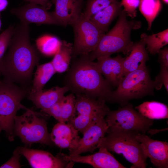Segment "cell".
I'll list each match as a JSON object with an SVG mask.
<instances>
[{"label": "cell", "instance_id": "6da1fadb", "mask_svg": "<svg viewBox=\"0 0 168 168\" xmlns=\"http://www.w3.org/2000/svg\"><path fill=\"white\" fill-rule=\"evenodd\" d=\"M29 24L20 22L14 27L7 54L0 61L3 81L27 86L31 81L34 69L38 65L40 56L30 40Z\"/></svg>", "mask_w": 168, "mask_h": 168}, {"label": "cell", "instance_id": "7a4b0ae2", "mask_svg": "<svg viewBox=\"0 0 168 168\" xmlns=\"http://www.w3.org/2000/svg\"><path fill=\"white\" fill-rule=\"evenodd\" d=\"M64 86L76 95L106 100L112 92L111 85L102 77L97 64L88 54L73 58L63 79Z\"/></svg>", "mask_w": 168, "mask_h": 168}, {"label": "cell", "instance_id": "3957f363", "mask_svg": "<svg viewBox=\"0 0 168 168\" xmlns=\"http://www.w3.org/2000/svg\"><path fill=\"white\" fill-rule=\"evenodd\" d=\"M119 16L115 25L103 35L95 49L88 54L92 60L115 53L122 52L128 55L130 53L133 43L130 38L131 31L140 28L141 23L134 20L128 21L126 12L123 10Z\"/></svg>", "mask_w": 168, "mask_h": 168}, {"label": "cell", "instance_id": "277c9868", "mask_svg": "<svg viewBox=\"0 0 168 168\" xmlns=\"http://www.w3.org/2000/svg\"><path fill=\"white\" fill-rule=\"evenodd\" d=\"M117 87L106 101L118 103L121 106L131 100L153 96L155 89L154 81L151 79L146 66L128 73L122 78Z\"/></svg>", "mask_w": 168, "mask_h": 168}, {"label": "cell", "instance_id": "5b68a950", "mask_svg": "<svg viewBox=\"0 0 168 168\" xmlns=\"http://www.w3.org/2000/svg\"><path fill=\"white\" fill-rule=\"evenodd\" d=\"M137 131L108 129L107 135L99 141L97 148L100 147L118 154H122L134 167L145 168L147 158L141 144L136 138Z\"/></svg>", "mask_w": 168, "mask_h": 168}, {"label": "cell", "instance_id": "8992f818", "mask_svg": "<svg viewBox=\"0 0 168 168\" xmlns=\"http://www.w3.org/2000/svg\"><path fill=\"white\" fill-rule=\"evenodd\" d=\"M30 91L14 83L3 81L0 82V128L10 141L14 139V119L17 111L29 109L21 102Z\"/></svg>", "mask_w": 168, "mask_h": 168}, {"label": "cell", "instance_id": "52a82bcc", "mask_svg": "<svg viewBox=\"0 0 168 168\" xmlns=\"http://www.w3.org/2000/svg\"><path fill=\"white\" fill-rule=\"evenodd\" d=\"M42 114L29 109L22 115L15 118L14 130L24 143L51 144L47 122L40 116Z\"/></svg>", "mask_w": 168, "mask_h": 168}, {"label": "cell", "instance_id": "ba28073f", "mask_svg": "<svg viewBox=\"0 0 168 168\" xmlns=\"http://www.w3.org/2000/svg\"><path fill=\"white\" fill-rule=\"evenodd\" d=\"M74 113L67 122L82 134L92 124L104 118L110 110L102 98L93 99L76 95Z\"/></svg>", "mask_w": 168, "mask_h": 168}, {"label": "cell", "instance_id": "9c48e42d", "mask_svg": "<svg viewBox=\"0 0 168 168\" xmlns=\"http://www.w3.org/2000/svg\"><path fill=\"white\" fill-rule=\"evenodd\" d=\"M105 119L108 129L135 131L145 134L153 123V120L147 118L136 111L133 105L128 103L117 110L108 112Z\"/></svg>", "mask_w": 168, "mask_h": 168}, {"label": "cell", "instance_id": "30bf717a", "mask_svg": "<svg viewBox=\"0 0 168 168\" xmlns=\"http://www.w3.org/2000/svg\"><path fill=\"white\" fill-rule=\"evenodd\" d=\"M74 34L72 58L88 54L94 50L105 34L82 14L72 25Z\"/></svg>", "mask_w": 168, "mask_h": 168}, {"label": "cell", "instance_id": "8fae6325", "mask_svg": "<svg viewBox=\"0 0 168 168\" xmlns=\"http://www.w3.org/2000/svg\"><path fill=\"white\" fill-rule=\"evenodd\" d=\"M108 126L104 118L99 119L91 124L82 134L74 147L69 151V155L74 156L90 152L97 148L100 140L105 136Z\"/></svg>", "mask_w": 168, "mask_h": 168}, {"label": "cell", "instance_id": "7c38bea8", "mask_svg": "<svg viewBox=\"0 0 168 168\" xmlns=\"http://www.w3.org/2000/svg\"><path fill=\"white\" fill-rule=\"evenodd\" d=\"M136 138L141 144L145 156L158 168H168V143L152 139L145 134L138 133Z\"/></svg>", "mask_w": 168, "mask_h": 168}, {"label": "cell", "instance_id": "4fadbf2b", "mask_svg": "<svg viewBox=\"0 0 168 168\" xmlns=\"http://www.w3.org/2000/svg\"><path fill=\"white\" fill-rule=\"evenodd\" d=\"M43 7L30 3L23 6L12 9L11 13L17 17L20 22L29 24H46L60 25L52 12H49Z\"/></svg>", "mask_w": 168, "mask_h": 168}, {"label": "cell", "instance_id": "5bb4252c", "mask_svg": "<svg viewBox=\"0 0 168 168\" xmlns=\"http://www.w3.org/2000/svg\"><path fill=\"white\" fill-rule=\"evenodd\" d=\"M21 155L27 160L34 168H61L72 167L74 163L63 160L58 156H54L50 153L40 150L19 147Z\"/></svg>", "mask_w": 168, "mask_h": 168}, {"label": "cell", "instance_id": "9a60e30c", "mask_svg": "<svg viewBox=\"0 0 168 168\" xmlns=\"http://www.w3.org/2000/svg\"><path fill=\"white\" fill-rule=\"evenodd\" d=\"M98 151L91 155L70 156L62 153L58 156L63 160L73 163L89 164L95 168H125L106 148L100 147Z\"/></svg>", "mask_w": 168, "mask_h": 168}, {"label": "cell", "instance_id": "2e32d148", "mask_svg": "<svg viewBox=\"0 0 168 168\" xmlns=\"http://www.w3.org/2000/svg\"><path fill=\"white\" fill-rule=\"evenodd\" d=\"M55 5L53 14L60 25H72L80 16L82 3L77 0H52Z\"/></svg>", "mask_w": 168, "mask_h": 168}, {"label": "cell", "instance_id": "e0dca14e", "mask_svg": "<svg viewBox=\"0 0 168 168\" xmlns=\"http://www.w3.org/2000/svg\"><path fill=\"white\" fill-rule=\"evenodd\" d=\"M124 59L119 54L114 57L108 56L96 59V63L101 74L111 86L117 87L119 84L122 78Z\"/></svg>", "mask_w": 168, "mask_h": 168}, {"label": "cell", "instance_id": "ac0fdd59", "mask_svg": "<svg viewBox=\"0 0 168 168\" xmlns=\"http://www.w3.org/2000/svg\"><path fill=\"white\" fill-rule=\"evenodd\" d=\"M78 131L69 123L58 122L53 127L50 134L52 142L58 147L72 149L80 138Z\"/></svg>", "mask_w": 168, "mask_h": 168}, {"label": "cell", "instance_id": "d6986e66", "mask_svg": "<svg viewBox=\"0 0 168 168\" xmlns=\"http://www.w3.org/2000/svg\"><path fill=\"white\" fill-rule=\"evenodd\" d=\"M68 91V87L65 86H56L34 93H29L28 98L36 108L40 109L43 112L60 101Z\"/></svg>", "mask_w": 168, "mask_h": 168}, {"label": "cell", "instance_id": "ffe728a7", "mask_svg": "<svg viewBox=\"0 0 168 168\" xmlns=\"http://www.w3.org/2000/svg\"><path fill=\"white\" fill-rule=\"evenodd\" d=\"M130 52L123 62L122 78L128 73L145 66L146 62L149 59L145 44L141 40L133 43Z\"/></svg>", "mask_w": 168, "mask_h": 168}, {"label": "cell", "instance_id": "44dd1931", "mask_svg": "<svg viewBox=\"0 0 168 168\" xmlns=\"http://www.w3.org/2000/svg\"><path fill=\"white\" fill-rule=\"evenodd\" d=\"M122 6L120 2L115 1L92 16L89 20L105 33L112 21L119 15L122 10Z\"/></svg>", "mask_w": 168, "mask_h": 168}, {"label": "cell", "instance_id": "7402d4cb", "mask_svg": "<svg viewBox=\"0 0 168 168\" xmlns=\"http://www.w3.org/2000/svg\"><path fill=\"white\" fill-rule=\"evenodd\" d=\"M73 44L65 40L61 41L60 47L51 61L56 72L61 73L69 68L72 58Z\"/></svg>", "mask_w": 168, "mask_h": 168}, {"label": "cell", "instance_id": "603a6c76", "mask_svg": "<svg viewBox=\"0 0 168 168\" xmlns=\"http://www.w3.org/2000/svg\"><path fill=\"white\" fill-rule=\"evenodd\" d=\"M143 116L150 119L168 118V108L165 104L155 101L144 102L135 107Z\"/></svg>", "mask_w": 168, "mask_h": 168}, {"label": "cell", "instance_id": "cb8c5ba5", "mask_svg": "<svg viewBox=\"0 0 168 168\" xmlns=\"http://www.w3.org/2000/svg\"><path fill=\"white\" fill-rule=\"evenodd\" d=\"M55 73L51 61L38 65L29 93H34L42 90L45 85Z\"/></svg>", "mask_w": 168, "mask_h": 168}, {"label": "cell", "instance_id": "d4e9b609", "mask_svg": "<svg viewBox=\"0 0 168 168\" xmlns=\"http://www.w3.org/2000/svg\"><path fill=\"white\" fill-rule=\"evenodd\" d=\"M140 40L146 46V50L150 54H157L159 50L168 44V29L151 35L142 33L140 35Z\"/></svg>", "mask_w": 168, "mask_h": 168}, {"label": "cell", "instance_id": "484cf974", "mask_svg": "<svg viewBox=\"0 0 168 168\" xmlns=\"http://www.w3.org/2000/svg\"><path fill=\"white\" fill-rule=\"evenodd\" d=\"M57 37L48 34L42 35L35 40L38 51L44 55L50 57L54 56L58 51L61 44Z\"/></svg>", "mask_w": 168, "mask_h": 168}, {"label": "cell", "instance_id": "4316f807", "mask_svg": "<svg viewBox=\"0 0 168 168\" xmlns=\"http://www.w3.org/2000/svg\"><path fill=\"white\" fill-rule=\"evenodd\" d=\"M138 7L147 22V30H151L153 21L162 8L160 0H140Z\"/></svg>", "mask_w": 168, "mask_h": 168}, {"label": "cell", "instance_id": "83f0119b", "mask_svg": "<svg viewBox=\"0 0 168 168\" xmlns=\"http://www.w3.org/2000/svg\"><path fill=\"white\" fill-rule=\"evenodd\" d=\"M116 0H87L84 12L82 15L85 18L89 20L93 16Z\"/></svg>", "mask_w": 168, "mask_h": 168}, {"label": "cell", "instance_id": "f1b7e54d", "mask_svg": "<svg viewBox=\"0 0 168 168\" xmlns=\"http://www.w3.org/2000/svg\"><path fill=\"white\" fill-rule=\"evenodd\" d=\"M61 118L63 123L67 122L73 115L75 110V98L72 93L64 96L60 101Z\"/></svg>", "mask_w": 168, "mask_h": 168}, {"label": "cell", "instance_id": "f546056e", "mask_svg": "<svg viewBox=\"0 0 168 168\" xmlns=\"http://www.w3.org/2000/svg\"><path fill=\"white\" fill-rule=\"evenodd\" d=\"M14 29L13 26H10L0 34V61L9 46Z\"/></svg>", "mask_w": 168, "mask_h": 168}, {"label": "cell", "instance_id": "4dcf8cb0", "mask_svg": "<svg viewBox=\"0 0 168 168\" xmlns=\"http://www.w3.org/2000/svg\"><path fill=\"white\" fill-rule=\"evenodd\" d=\"M140 0H121V3L124 7L123 10L126 13V16L132 19L136 17L137 14L136 9L138 7Z\"/></svg>", "mask_w": 168, "mask_h": 168}, {"label": "cell", "instance_id": "1f68e13d", "mask_svg": "<svg viewBox=\"0 0 168 168\" xmlns=\"http://www.w3.org/2000/svg\"><path fill=\"white\" fill-rule=\"evenodd\" d=\"M155 89H160L163 85L168 92V68L161 66L160 72L154 81Z\"/></svg>", "mask_w": 168, "mask_h": 168}, {"label": "cell", "instance_id": "d6a6232c", "mask_svg": "<svg viewBox=\"0 0 168 168\" xmlns=\"http://www.w3.org/2000/svg\"><path fill=\"white\" fill-rule=\"evenodd\" d=\"M61 100L53 105L43 112L53 116L59 122L63 123L61 118Z\"/></svg>", "mask_w": 168, "mask_h": 168}, {"label": "cell", "instance_id": "836d02e7", "mask_svg": "<svg viewBox=\"0 0 168 168\" xmlns=\"http://www.w3.org/2000/svg\"><path fill=\"white\" fill-rule=\"evenodd\" d=\"M21 154L20 153L18 148L13 152L12 157L8 161L0 166L1 168H20L19 158Z\"/></svg>", "mask_w": 168, "mask_h": 168}, {"label": "cell", "instance_id": "e575fe53", "mask_svg": "<svg viewBox=\"0 0 168 168\" xmlns=\"http://www.w3.org/2000/svg\"><path fill=\"white\" fill-rule=\"evenodd\" d=\"M157 54H158V61L161 67L168 68V49L167 47L160 49Z\"/></svg>", "mask_w": 168, "mask_h": 168}, {"label": "cell", "instance_id": "d590c367", "mask_svg": "<svg viewBox=\"0 0 168 168\" xmlns=\"http://www.w3.org/2000/svg\"><path fill=\"white\" fill-rule=\"evenodd\" d=\"M29 2L30 3H34L40 5L47 10L49 9L52 3L50 0H24Z\"/></svg>", "mask_w": 168, "mask_h": 168}, {"label": "cell", "instance_id": "8d00e7d4", "mask_svg": "<svg viewBox=\"0 0 168 168\" xmlns=\"http://www.w3.org/2000/svg\"><path fill=\"white\" fill-rule=\"evenodd\" d=\"M8 4L7 0H0V13L6 9Z\"/></svg>", "mask_w": 168, "mask_h": 168}, {"label": "cell", "instance_id": "74e56055", "mask_svg": "<svg viewBox=\"0 0 168 168\" xmlns=\"http://www.w3.org/2000/svg\"><path fill=\"white\" fill-rule=\"evenodd\" d=\"M166 129H162V130L160 129V130H156V129H150L147 132L148 133H150L151 135L154 134H155L156 133L161 131H163L165 130H166Z\"/></svg>", "mask_w": 168, "mask_h": 168}, {"label": "cell", "instance_id": "f35d334b", "mask_svg": "<svg viewBox=\"0 0 168 168\" xmlns=\"http://www.w3.org/2000/svg\"><path fill=\"white\" fill-rule=\"evenodd\" d=\"M2 26V22H1V15H0V30L1 29Z\"/></svg>", "mask_w": 168, "mask_h": 168}, {"label": "cell", "instance_id": "ab89813d", "mask_svg": "<svg viewBox=\"0 0 168 168\" xmlns=\"http://www.w3.org/2000/svg\"><path fill=\"white\" fill-rule=\"evenodd\" d=\"M163 1L165 3L168 4V0H163Z\"/></svg>", "mask_w": 168, "mask_h": 168}, {"label": "cell", "instance_id": "60d3db41", "mask_svg": "<svg viewBox=\"0 0 168 168\" xmlns=\"http://www.w3.org/2000/svg\"><path fill=\"white\" fill-rule=\"evenodd\" d=\"M77 0L78 1H79V2H80L82 3L83 1V0Z\"/></svg>", "mask_w": 168, "mask_h": 168}, {"label": "cell", "instance_id": "b9f144b4", "mask_svg": "<svg viewBox=\"0 0 168 168\" xmlns=\"http://www.w3.org/2000/svg\"><path fill=\"white\" fill-rule=\"evenodd\" d=\"M1 74V68H0V76ZM1 81L0 80V82H1Z\"/></svg>", "mask_w": 168, "mask_h": 168}, {"label": "cell", "instance_id": "7bdbcfd3", "mask_svg": "<svg viewBox=\"0 0 168 168\" xmlns=\"http://www.w3.org/2000/svg\"><path fill=\"white\" fill-rule=\"evenodd\" d=\"M1 130H2V129H1V128H0V132L1 131Z\"/></svg>", "mask_w": 168, "mask_h": 168}]
</instances>
